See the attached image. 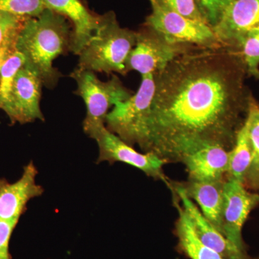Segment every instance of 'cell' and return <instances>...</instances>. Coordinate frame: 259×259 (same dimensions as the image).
<instances>
[{"label": "cell", "mask_w": 259, "mask_h": 259, "mask_svg": "<svg viewBox=\"0 0 259 259\" xmlns=\"http://www.w3.org/2000/svg\"><path fill=\"white\" fill-rule=\"evenodd\" d=\"M154 75L151 110L138 146L168 163L207 145L231 151L254 99L239 51L191 47Z\"/></svg>", "instance_id": "cell-1"}, {"label": "cell", "mask_w": 259, "mask_h": 259, "mask_svg": "<svg viewBox=\"0 0 259 259\" xmlns=\"http://www.w3.org/2000/svg\"><path fill=\"white\" fill-rule=\"evenodd\" d=\"M72 25L49 9L25 20L17 40L16 50L25 59L24 66L35 73L46 88H55L62 75L53 66L59 56L70 51Z\"/></svg>", "instance_id": "cell-2"}, {"label": "cell", "mask_w": 259, "mask_h": 259, "mask_svg": "<svg viewBox=\"0 0 259 259\" xmlns=\"http://www.w3.org/2000/svg\"><path fill=\"white\" fill-rule=\"evenodd\" d=\"M136 42V32L121 28L113 12L100 15L97 30L78 55V68L125 76L128 73L129 56Z\"/></svg>", "instance_id": "cell-3"}, {"label": "cell", "mask_w": 259, "mask_h": 259, "mask_svg": "<svg viewBox=\"0 0 259 259\" xmlns=\"http://www.w3.org/2000/svg\"><path fill=\"white\" fill-rule=\"evenodd\" d=\"M70 76L77 83L75 94L81 97L86 105V117L83 122L86 134L92 130L105 125L110 109L133 95L116 75H112L108 81H102L93 71L77 67Z\"/></svg>", "instance_id": "cell-4"}, {"label": "cell", "mask_w": 259, "mask_h": 259, "mask_svg": "<svg viewBox=\"0 0 259 259\" xmlns=\"http://www.w3.org/2000/svg\"><path fill=\"white\" fill-rule=\"evenodd\" d=\"M149 1L152 12L144 25L158 32L168 41L202 48L225 45L208 24L182 16L156 0Z\"/></svg>", "instance_id": "cell-5"}, {"label": "cell", "mask_w": 259, "mask_h": 259, "mask_svg": "<svg viewBox=\"0 0 259 259\" xmlns=\"http://www.w3.org/2000/svg\"><path fill=\"white\" fill-rule=\"evenodd\" d=\"M155 92L154 75L142 76L137 93L117 102L109 112L105 125L110 132L131 146L139 144Z\"/></svg>", "instance_id": "cell-6"}, {"label": "cell", "mask_w": 259, "mask_h": 259, "mask_svg": "<svg viewBox=\"0 0 259 259\" xmlns=\"http://www.w3.org/2000/svg\"><path fill=\"white\" fill-rule=\"evenodd\" d=\"M96 141L99 147L97 163L121 162L135 167L155 180L168 184V179L163 174V166L166 162L151 153H141L132 146L110 132L106 125L92 130L87 134Z\"/></svg>", "instance_id": "cell-7"}, {"label": "cell", "mask_w": 259, "mask_h": 259, "mask_svg": "<svg viewBox=\"0 0 259 259\" xmlns=\"http://www.w3.org/2000/svg\"><path fill=\"white\" fill-rule=\"evenodd\" d=\"M136 32V42L127 61V71L141 76L162 71L177 56L194 46L173 44L153 29L144 25Z\"/></svg>", "instance_id": "cell-8"}, {"label": "cell", "mask_w": 259, "mask_h": 259, "mask_svg": "<svg viewBox=\"0 0 259 259\" xmlns=\"http://www.w3.org/2000/svg\"><path fill=\"white\" fill-rule=\"evenodd\" d=\"M41 79L31 70L23 66L17 73L9 95L1 110L7 114L12 123H29L44 120L40 109Z\"/></svg>", "instance_id": "cell-9"}, {"label": "cell", "mask_w": 259, "mask_h": 259, "mask_svg": "<svg viewBox=\"0 0 259 259\" xmlns=\"http://www.w3.org/2000/svg\"><path fill=\"white\" fill-rule=\"evenodd\" d=\"M259 204V193L249 191L241 182L226 177L223 187L222 234L245 252L242 230L250 212Z\"/></svg>", "instance_id": "cell-10"}, {"label": "cell", "mask_w": 259, "mask_h": 259, "mask_svg": "<svg viewBox=\"0 0 259 259\" xmlns=\"http://www.w3.org/2000/svg\"><path fill=\"white\" fill-rule=\"evenodd\" d=\"M37 174L36 166L30 161L16 182L0 179V220L18 223L30 200L44 194V189L36 182Z\"/></svg>", "instance_id": "cell-11"}, {"label": "cell", "mask_w": 259, "mask_h": 259, "mask_svg": "<svg viewBox=\"0 0 259 259\" xmlns=\"http://www.w3.org/2000/svg\"><path fill=\"white\" fill-rule=\"evenodd\" d=\"M168 187L177 196L182 206L185 209L193 224L197 236L204 244L219 253L225 259H246V253L241 251L221 234L214 226L206 219L200 209L186 194L180 182L168 181Z\"/></svg>", "instance_id": "cell-12"}, {"label": "cell", "mask_w": 259, "mask_h": 259, "mask_svg": "<svg viewBox=\"0 0 259 259\" xmlns=\"http://www.w3.org/2000/svg\"><path fill=\"white\" fill-rule=\"evenodd\" d=\"M46 8L69 20L72 25L70 51L79 55L97 30L100 15H94L80 0H42Z\"/></svg>", "instance_id": "cell-13"}, {"label": "cell", "mask_w": 259, "mask_h": 259, "mask_svg": "<svg viewBox=\"0 0 259 259\" xmlns=\"http://www.w3.org/2000/svg\"><path fill=\"white\" fill-rule=\"evenodd\" d=\"M258 25L259 0H234L212 28L223 44L233 47L238 37Z\"/></svg>", "instance_id": "cell-14"}, {"label": "cell", "mask_w": 259, "mask_h": 259, "mask_svg": "<svg viewBox=\"0 0 259 259\" xmlns=\"http://www.w3.org/2000/svg\"><path fill=\"white\" fill-rule=\"evenodd\" d=\"M228 162L229 151L217 145H207L186 155L181 163L185 165L189 180L214 182L226 178Z\"/></svg>", "instance_id": "cell-15"}, {"label": "cell", "mask_w": 259, "mask_h": 259, "mask_svg": "<svg viewBox=\"0 0 259 259\" xmlns=\"http://www.w3.org/2000/svg\"><path fill=\"white\" fill-rule=\"evenodd\" d=\"M226 178L214 182H180L186 194L197 202L206 219L222 234L223 187Z\"/></svg>", "instance_id": "cell-16"}, {"label": "cell", "mask_w": 259, "mask_h": 259, "mask_svg": "<svg viewBox=\"0 0 259 259\" xmlns=\"http://www.w3.org/2000/svg\"><path fill=\"white\" fill-rule=\"evenodd\" d=\"M174 203L179 213L176 233L182 249L191 259H225L219 253L204 244L194 231L190 216L177 198Z\"/></svg>", "instance_id": "cell-17"}, {"label": "cell", "mask_w": 259, "mask_h": 259, "mask_svg": "<svg viewBox=\"0 0 259 259\" xmlns=\"http://www.w3.org/2000/svg\"><path fill=\"white\" fill-rule=\"evenodd\" d=\"M252 153L248 139V122L245 120L237 134L236 142L229 151L226 177L244 183L251 163Z\"/></svg>", "instance_id": "cell-18"}, {"label": "cell", "mask_w": 259, "mask_h": 259, "mask_svg": "<svg viewBox=\"0 0 259 259\" xmlns=\"http://www.w3.org/2000/svg\"><path fill=\"white\" fill-rule=\"evenodd\" d=\"M247 120L252 160L243 185L248 190L259 191V105L255 100L250 104Z\"/></svg>", "instance_id": "cell-19"}, {"label": "cell", "mask_w": 259, "mask_h": 259, "mask_svg": "<svg viewBox=\"0 0 259 259\" xmlns=\"http://www.w3.org/2000/svg\"><path fill=\"white\" fill-rule=\"evenodd\" d=\"M233 47L241 54L247 75L259 80V25L238 37Z\"/></svg>", "instance_id": "cell-20"}, {"label": "cell", "mask_w": 259, "mask_h": 259, "mask_svg": "<svg viewBox=\"0 0 259 259\" xmlns=\"http://www.w3.org/2000/svg\"><path fill=\"white\" fill-rule=\"evenodd\" d=\"M25 63L23 54L16 50L2 67L0 71V107L8 98L17 73Z\"/></svg>", "instance_id": "cell-21"}, {"label": "cell", "mask_w": 259, "mask_h": 259, "mask_svg": "<svg viewBox=\"0 0 259 259\" xmlns=\"http://www.w3.org/2000/svg\"><path fill=\"white\" fill-rule=\"evenodd\" d=\"M46 9L42 0H0V12L23 18H37Z\"/></svg>", "instance_id": "cell-22"}, {"label": "cell", "mask_w": 259, "mask_h": 259, "mask_svg": "<svg viewBox=\"0 0 259 259\" xmlns=\"http://www.w3.org/2000/svg\"><path fill=\"white\" fill-rule=\"evenodd\" d=\"M186 18L207 23L196 0H156ZM208 24V23H207ZM209 25V24H208Z\"/></svg>", "instance_id": "cell-23"}, {"label": "cell", "mask_w": 259, "mask_h": 259, "mask_svg": "<svg viewBox=\"0 0 259 259\" xmlns=\"http://www.w3.org/2000/svg\"><path fill=\"white\" fill-rule=\"evenodd\" d=\"M201 13L212 28L219 21L223 12L234 0H196Z\"/></svg>", "instance_id": "cell-24"}, {"label": "cell", "mask_w": 259, "mask_h": 259, "mask_svg": "<svg viewBox=\"0 0 259 259\" xmlns=\"http://www.w3.org/2000/svg\"><path fill=\"white\" fill-rule=\"evenodd\" d=\"M28 18L0 12V46L10 35L20 31Z\"/></svg>", "instance_id": "cell-25"}, {"label": "cell", "mask_w": 259, "mask_h": 259, "mask_svg": "<svg viewBox=\"0 0 259 259\" xmlns=\"http://www.w3.org/2000/svg\"><path fill=\"white\" fill-rule=\"evenodd\" d=\"M18 223L0 220V259H12L10 243Z\"/></svg>", "instance_id": "cell-26"}, {"label": "cell", "mask_w": 259, "mask_h": 259, "mask_svg": "<svg viewBox=\"0 0 259 259\" xmlns=\"http://www.w3.org/2000/svg\"><path fill=\"white\" fill-rule=\"evenodd\" d=\"M20 31L10 35L0 46V71L5 63L16 51L17 40Z\"/></svg>", "instance_id": "cell-27"}, {"label": "cell", "mask_w": 259, "mask_h": 259, "mask_svg": "<svg viewBox=\"0 0 259 259\" xmlns=\"http://www.w3.org/2000/svg\"><path fill=\"white\" fill-rule=\"evenodd\" d=\"M0 109H1V107H0Z\"/></svg>", "instance_id": "cell-28"}]
</instances>
